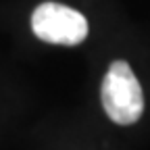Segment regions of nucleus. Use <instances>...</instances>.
Here are the masks:
<instances>
[{
    "instance_id": "f257e3e1",
    "label": "nucleus",
    "mask_w": 150,
    "mask_h": 150,
    "mask_svg": "<svg viewBox=\"0 0 150 150\" xmlns=\"http://www.w3.org/2000/svg\"><path fill=\"white\" fill-rule=\"evenodd\" d=\"M102 106L106 115L119 123H136L144 112V92L125 61H115L102 81Z\"/></svg>"
},
{
    "instance_id": "f03ea898",
    "label": "nucleus",
    "mask_w": 150,
    "mask_h": 150,
    "mask_svg": "<svg viewBox=\"0 0 150 150\" xmlns=\"http://www.w3.org/2000/svg\"><path fill=\"white\" fill-rule=\"evenodd\" d=\"M31 29L48 44L77 46L88 35L86 17L71 6L59 2H42L31 15Z\"/></svg>"
}]
</instances>
